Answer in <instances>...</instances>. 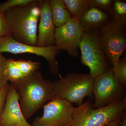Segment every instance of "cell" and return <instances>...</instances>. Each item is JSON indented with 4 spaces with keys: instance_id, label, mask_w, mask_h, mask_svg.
Wrapping results in <instances>:
<instances>
[{
    "instance_id": "1",
    "label": "cell",
    "mask_w": 126,
    "mask_h": 126,
    "mask_svg": "<svg viewBox=\"0 0 126 126\" xmlns=\"http://www.w3.org/2000/svg\"><path fill=\"white\" fill-rule=\"evenodd\" d=\"M20 96V107L26 120L55 96L53 82L38 70L11 83Z\"/></svg>"
},
{
    "instance_id": "2",
    "label": "cell",
    "mask_w": 126,
    "mask_h": 126,
    "mask_svg": "<svg viewBox=\"0 0 126 126\" xmlns=\"http://www.w3.org/2000/svg\"><path fill=\"white\" fill-rule=\"evenodd\" d=\"M40 1L34 0L26 5L13 7L5 12L6 19L11 29V36L18 42L36 46Z\"/></svg>"
},
{
    "instance_id": "3",
    "label": "cell",
    "mask_w": 126,
    "mask_h": 126,
    "mask_svg": "<svg viewBox=\"0 0 126 126\" xmlns=\"http://www.w3.org/2000/svg\"><path fill=\"white\" fill-rule=\"evenodd\" d=\"M89 98L75 108L69 126H106L126 115V97L101 108L94 109Z\"/></svg>"
},
{
    "instance_id": "4",
    "label": "cell",
    "mask_w": 126,
    "mask_h": 126,
    "mask_svg": "<svg viewBox=\"0 0 126 126\" xmlns=\"http://www.w3.org/2000/svg\"><path fill=\"white\" fill-rule=\"evenodd\" d=\"M53 82L55 96L78 106L83 103L84 99L93 97L94 78L89 74L73 73L62 77Z\"/></svg>"
},
{
    "instance_id": "5",
    "label": "cell",
    "mask_w": 126,
    "mask_h": 126,
    "mask_svg": "<svg viewBox=\"0 0 126 126\" xmlns=\"http://www.w3.org/2000/svg\"><path fill=\"white\" fill-rule=\"evenodd\" d=\"M99 31L93 29L84 32L79 47L81 64L89 68V74L94 78L106 73L111 66L102 48Z\"/></svg>"
},
{
    "instance_id": "6",
    "label": "cell",
    "mask_w": 126,
    "mask_h": 126,
    "mask_svg": "<svg viewBox=\"0 0 126 126\" xmlns=\"http://www.w3.org/2000/svg\"><path fill=\"white\" fill-rule=\"evenodd\" d=\"M93 94V107L101 108L126 98V86L117 80L111 66L106 73L94 78Z\"/></svg>"
},
{
    "instance_id": "7",
    "label": "cell",
    "mask_w": 126,
    "mask_h": 126,
    "mask_svg": "<svg viewBox=\"0 0 126 126\" xmlns=\"http://www.w3.org/2000/svg\"><path fill=\"white\" fill-rule=\"evenodd\" d=\"M100 43L111 66L116 64L126 48V25L112 20L99 31Z\"/></svg>"
},
{
    "instance_id": "8",
    "label": "cell",
    "mask_w": 126,
    "mask_h": 126,
    "mask_svg": "<svg viewBox=\"0 0 126 126\" xmlns=\"http://www.w3.org/2000/svg\"><path fill=\"white\" fill-rule=\"evenodd\" d=\"M61 51L55 45L39 47L25 44L16 40L11 35L0 38V53H30L42 56L48 62L50 72L55 75L59 74L58 63L56 60L55 56Z\"/></svg>"
},
{
    "instance_id": "9",
    "label": "cell",
    "mask_w": 126,
    "mask_h": 126,
    "mask_svg": "<svg viewBox=\"0 0 126 126\" xmlns=\"http://www.w3.org/2000/svg\"><path fill=\"white\" fill-rule=\"evenodd\" d=\"M43 108V116L34 119L33 126H64L72 121L75 108L65 100L55 96Z\"/></svg>"
},
{
    "instance_id": "10",
    "label": "cell",
    "mask_w": 126,
    "mask_h": 126,
    "mask_svg": "<svg viewBox=\"0 0 126 126\" xmlns=\"http://www.w3.org/2000/svg\"><path fill=\"white\" fill-rule=\"evenodd\" d=\"M83 32L78 19L72 17L65 24L55 28L54 45L61 50L67 51L69 55L78 57Z\"/></svg>"
},
{
    "instance_id": "11",
    "label": "cell",
    "mask_w": 126,
    "mask_h": 126,
    "mask_svg": "<svg viewBox=\"0 0 126 126\" xmlns=\"http://www.w3.org/2000/svg\"><path fill=\"white\" fill-rule=\"evenodd\" d=\"M20 99L19 93L10 84L4 108L0 116V126H33L23 115L19 103Z\"/></svg>"
},
{
    "instance_id": "12",
    "label": "cell",
    "mask_w": 126,
    "mask_h": 126,
    "mask_svg": "<svg viewBox=\"0 0 126 126\" xmlns=\"http://www.w3.org/2000/svg\"><path fill=\"white\" fill-rule=\"evenodd\" d=\"M40 14L36 46L46 47L54 45L55 26L48 0H40Z\"/></svg>"
},
{
    "instance_id": "13",
    "label": "cell",
    "mask_w": 126,
    "mask_h": 126,
    "mask_svg": "<svg viewBox=\"0 0 126 126\" xmlns=\"http://www.w3.org/2000/svg\"><path fill=\"white\" fill-rule=\"evenodd\" d=\"M83 32L100 30L112 20L110 15L96 7L91 6L83 15L78 19Z\"/></svg>"
},
{
    "instance_id": "14",
    "label": "cell",
    "mask_w": 126,
    "mask_h": 126,
    "mask_svg": "<svg viewBox=\"0 0 126 126\" xmlns=\"http://www.w3.org/2000/svg\"><path fill=\"white\" fill-rule=\"evenodd\" d=\"M49 2L55 27H61L72 18L63 0H50Z\"/></svg>"
},
{
    "instance_id": "15",
    "label": "cell",
    "mask_w": 126,
    "mask_h": 126,
    "mask_svg": "<svg viewBox=\"0 0 126 126\" xmlns=\"http://www.w3.org/2000/svg\"><path fill=\"white\" fill-rule=\"evenodd\" d=\"M72 17L78 19L91 6L89 0H63Z\"/></svg>"
},
{
    "instance_id": "16",
    "label": "cell",
    "mask_w": 126,
    "mask_h": 126,
    "mask_svg": "<svg viewBox=\"0 0 126 126\" xmlns=\"http://www.w3.org/2000/svg\"><path fill=\"white\" fill-rule=\"evenodd\" d=\"M112 20L126 25V3L125 1L115 0L113 3L111 15Z\"/></svg>"
},
{
    "instance_id": "17",
    "label": "cell",
    "mask_w": 126,
    "mask_h": 126,
    "mask_svg": "<svg viewBox=\"0 0 126 126\" xmlns=\"http://www.w3.org/2000/svg\"><path fill=\"white\" fill-rule=\"evenodd\" d=\"M6 73L9 81L12 83L19 80L25 76L12 59H6Z\"/></svg>"
},
{
    "instance_id": "18",
    "label": "cell",
    "mask_w": 126,
    "mask_h": 126,
    "mask_svg": "<svg viewBox=\"0 0 126 126\" xmlns=\"http://www.w3.org/2000/svg\"><path fill=\"white\" fill-rule=\"evenodd\" d=\"M15 63L24 76H26L38 69L41 63L24 60H15Z\"/></svg>"
},
{
    "instance_id": "19",
    "label": "cell",
    "mask_w": 126,
    "mask_h": 126,
    "mask_svg": "<svg viewBox=\"0 0 126 126\" xmlns=\"http://www.w3.org/2000/svg\"><path fill=\"white\" fill-rule=\"evenodd\" d=\"M113 71L119 82L126 87V58L120 59L116 64L113 65Z\"/></svg>"
},
{
    "instance_id": "20",
    "label": "cell",
    "mask_w": 126,
    "mask_h": 126,
    "mask_svg": "<svg viewBox=\"0 0 126 126\" xmlns=\"http://www.w3.org/2000/svg\"><path fill=\"white\" fill-rule=\"evenodd\" d=\"M114 0H89L90 6L107 13L111 16Z\"/></svg>"
},
{
    "instance_id": "21",
    "label": "cell",
    "mask_w": 126,
    "mask_h": 126,
    "mask_svg": "<svg viewBox=\"0 0 126 126\" xmlns=\"http://www.w3.org/2000/svg\"><path fill=\"white\" fill-rule=\"evenodd\" d=\"M34 0H9L0 4V11L5 12L9 9L17 6L26 5Z\"/></svg>"
},
{
    "instance_id": "22",
    "label": "cell",
    "mask_w": 126,
    "mask_h": 126,
    "mask_svg": "<svg viewBox=\"0 0 126 126\" xmlns=\"http://www.w3.org/2000/svg\"><path fill=\"white\" fill-rule=\"evenodd\" d=\"M6 73V59L0 53V89L8 83Z\"/></svg>"
},
{
    "instance_id": "23",
    "label": "cell",
    "mask_w": 126,
    "mask_h": 126,
    "mask_svg": "<svg viewBox=\"0 0 126 126\" xmlns=\"http://www.w3.org/2000/svg\"><path fill=\"white\" fill-rule=\"evenodd\" d=\"M11 29L6 19L5 12L0 11V38L11 35Z\"/></svg>"
},
{
    "instance_id": "24",
    "label": "cell",
    "mask_w": 126,
    "mask_h": 126,
    "mask_svg": "<svg viewBox=\"0 0 126 126\" xmlns=\"http://www.w3.org/2000/svg\"><path fill=\"white\" fill-rule=\"evenodd\" d=\"M10 86V84L8 82L0 89V116L4 108L6 96Z\"/></svg>"
},
{
    "instance_id": "25",
    "label": "cell",
    "mask_w": 126,
    "mask_h": 126,
    "mask_svg": "<svg viewBox=\"0 0 126 126\" xmlns=\"http://www.w3.org/2000/svg\"><path fill=\"white\" fill-rule=\"evenodd\" d=\"M121 120H118L116 121L113 122L106 126H120Z\"/></svg>"
},
{
    "instance_id": "26",
    "label": "cell",
    "mask_w": 126,
    "mask_h": 126,
    "mask_svg": "<svg viewBox=\"0 0 126 126\" xmlns=\"http://www.w3.org/2000/svg\"><path fill=\"white\" fill-rule=\"evenodd\" d=\"M120 126H126V115H125L121 121Z\"/></svg>"
},
{
    "instance_id": "27",
    "label": "cell",
    "mask_w": 126,
    "mask_h": 126,
    "mask_svg": "<svg viewBox=\"0 0 126 126\" xmlns=\"http://www.w3.org/2000/svg\"><path fill=\"white\" fill-rule=\"evenodd\" d=\"M69 124H67V125H65V126H69Z\"/></svg>"
}]
</instances>
